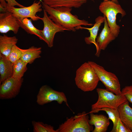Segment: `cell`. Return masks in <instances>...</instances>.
Masks as SVG:
<instances>
[{
    "mask_svg": "<svg viewBox=\"0 0 132 132\" xmlns=\"http://www.w3.org/2000/svg\"><path fill=\"white\" fill-rule=\"evenodd\" d=\"M44 9L49 15V18L57 24L69 31H75L81 25L92 26L93 24L84 20L79 19L71 13L72 8L66 7L53 8L42 2Z\"/></svg>",
    "mask_w": 132,
    "mask_h": 132,
    "instance_id": "cell-1",
    "label": "cell"
},
{
    "mask_svg": "<svg viewBox=\"0 0 132 132\" xmlns=\"http://www.w3.org/2000/svg\"><path fill=\"white\" fill-rule=\"evenodd\" d=\"M75 80L78 88L85 92L94 90L99 81L95 71L88 62L82 64L77 70Z\"/></svg>",
    "mask_w": 132,
    "mask_h": 132,
    "instance_id": "cell-2",
    "label": "cell"
},
{
    "mask_svg": "<svg viewBox=\"0 0 132 132\" xmlns=\"http://www.w3.org/2000/svg\"><path fill=\"white\" fill-rule=\"evenodd\" d=\"M98 96L97 101L91 106L89 112L97 113L103 108L117 109L121 104L127 101L122 94L117 95L106 89L98 88L96 89Z\"/></svg>",
    "mask_w": 132,
    "mask_h": 132,
    "instance_id": "cell-3",
    "label": "cell"
},
{
    "mask_svg": "<svg viewBox=\"0 0 132 132\" xmlns=\"http://www.w3.org/2000/svg\"><path fill=\"white\" fill-rule=\"evenodd\" d=\"M89 117L85 111L78 113L60 125L58 132H90L93 128L89 123Z\"/></svg>",
    "mask_w": 132,
    "mask_h": 132,
    "instance_id": "cell-4",
    "label": "cell"
},
{
    "mask_svg": "<svg viewBox=\"0 0 132 132\" xmlns=\"http://www.w3.org/2000/svg\"><path fill=\"white\" fill-rule=\"evenodd\" d=\"M100 11L107 19L111 33L115 37H118L120 32V26L116 23V16L118 13L122 17L126 15L125 11L121 5L111 0L104 1L99 6Z\"/></svg>",
    "mask_w": 132,
    "mask_h": 132,
    "instance_id": "cell-5",
    "label": "cell"
},
{
    "mask_svg": "<svg viewBox=\"0 0 132 132\" xmlns=\"http://www.w3.org/2000/svg\"><path fill=\"white\" fill-rule=\"evenodd\" d=\"M88 62L95 71L99 81L102 82L107 89L117 95L122 94L119 80L115 74L107 71L102 66L94 62Z\"/></svg>",
    "mask_w": 132,
    "mask_h": 132,
    "instance_id": "cell-6",
    "label": "cell"
},
{
    "mask_svg": "<svg viewBox=\"0 0 132 132\" xmlns=\"http://www.w3.org/2000/svg\"><path fill=\"white\" fill-rule=\"evenodd\" d=\"M53 101H56L59 104L64 102L69 107L66 97L64 92L55 90L47 85L42 86L37 96V104L43 105Z\"/></svg>",
    "mask_w": 132,
    "mask_h": 132,
    "instance_id": "cell-7",
    "label": "cell"
},
{
    "mask_svg": "<svg viewBox=\"0 0 132 132\" xmlns=\"http://www.w3.org/2000/svg\"><path fill=\"white\" fill-rule=\"evenodd\" d=\"M44 15L40 18L44 23V28L41 30L44 41L50 47H52L55 35L56 33L64 31H69L67 29L55 23L51 19L46 11L43 9Z\"/></svg>",
    "mask_w": 132,
    "mask_h": 132,
    "instance_id": "cell-8",
    "label": "cell"
},
{
    "mask_svg": "<svg viewBox=\"0 0 132 132\" xmlns=\"http://www.w3.org/2000/svg\"><path fill=\"white\" fill-rule=\"evenodd\" d=\"M22 78L18 79L12 76L0 84V98L8 99L15 98L19 93L23 82Z\"/></svg>",
    "mask_w": 132,
    "mask_h": 132,
    "instance_id": "cell-9",
    "label": "cell"
},
{
    "mask_svg": "<svg viewBox=\"0 0 132 132\" xmlns=\"http://www.w3.org/2000/svg\"><path fill=\"white\" fill-rule=\"evenodd\" d=\"M42 7L40 1H34L29 6L19 8L13 7L10 12L17 19H22L29 18L33 21H37L40 19L41 18L37 16L36 13L42 11Z\"/></svg>",
    "mask_w": 132,
    "mask_h": 132,
    "instance_id": "cell-10",
    "label": "cell"
},
{
    "mask_svg": "<svg viewBox=\"0 0 132 132\" xmlns=\"http://www.w3.org/2000/svg\"><path fill=\"white\" fill-rule=\"evenodd\" d=\"M104 27L96 39V50L95 55L97 57L99 56L101 50H105L109 44L116 38L111 33L106 18L104 15Z\"/></svg>",
    "mask_w": 132,
    "mask_h": 132,
    "instance_id": "cell-11",
    "label": "cell"
},
{
    "mask_svg": "<svg viewBox=\"0 0 132 132\" xmlns=\"http://www.w3.org/2000/svg\"><path fill=\"white\" fill-rule=\"evenodd\" d=\"M20 26L17 19L12 13L9 12H1L0 14V33H6L12 31L17 33Z\"/></svg>",
    "mask_w": 132,
    "mask_h": 132,
    "instance_id": "cell-12",
    "label": "cell"
},
{
    "mask_svg": "<svg viewBox=\"0 0 132 132\" xmlns=\"http://www.w3.org/2000/svg\"><path fill=\"white\" fill-rule=\"evenodd\" d=\"M89 113L90 116L89 124L95 126L94 129L92 132H106L110 124L108 118L102 114H95L92 112Z\"/></svg>",
    "mask_w": 132,
    "mask_h": 132,
    "instance_id": "cell-13",
    "label": "cell"
},
{
    "mask_svg": "<svg viewBox=\"0 0 132 132\" xmlns=\"http://www.w3.org/2000/svg\"><path fill=\"white\" fill-rule=\"evenodd\" d=\"M43 2L53 8H79L88 0H41Z\"/></svg>",
    "mask_w": 132,
    "mask_h": 132,
    "instance_id": "cell-14",
    "label": "cell"
},
{
    "mask_svg": "<svg viewBox=\"0 0 132 132\" xmlns=\"http://www.w3.org/2000/svg\"><path fill=\"white\" fill-rule=\"evenodd\" d=\"M117 109L121 121L129 129L132 131V108L130 106L129 102L127 100L122 103Z\"/></svg>",
    "mask_w": 132,
    "mask_h": 132,
    "instance_id": "cell-15",
    "label": "cell"
},
{
    "mask_svg": "<svg viewBox=\"0 0 132 132\" xmlns=\"http://www.w3.org/2000/svg\"><path fill=\"white\" fill-rule=\"evenodd\" d=\"M13 64L8 57L0 53V83L12 76Z\"/></svg>",
    "mask_w": 132,
    "mask_h": 132,
    "instance_id": "cell-16",
    "label": "cell"
},
{
    "mask_svg": "<svg viewBox=\"0 0 132 132\" xmlns=\"http://www.w3.org/2000/svg\"><path fill=\"white\" fill-rule=\"evenodd\" d=\"M104 17L102 16H99L95 20V23L93 26L90 28L80 27L79 29H84L88 30L90 33V36L85 38V41L86 44H93L96 46V39L99 28L101 24L104 22Z\"/></svg>",
    "mask_w": 132,
    "mask_h": 132,
    "instance_id": "cell-17",
    "label": "cell"
},
{
    "mask_svg": "<svg viewBox=\"0 0 132 132\" xmlns=\"http://www.w3.org/2000/svg\"><path fill=\"white\" fill-rule=\"evenodd\" d=\"M18 39L15 36L9 37L4 34L0 36V53L8 56L13 46L16 44Z\"/></svg>",
    "mask_w": 132,
    "mask_h": 132,
    "instance_id": "cell-18",
    "label": "cell"
},
{
    "mask_svg": "<svg viewBox=\"0 0 132 132\" xmlns=\"http://www.w3.org/2000/svg\"><path fill=\"white\" fill-rule=\"evenodd\" d=\"M22 54L20 59L27 64L32 63L37 58L40 57L41 48L32 46L28 49H21Z\"/></svg>",
    "mask_w": 132,
    "mask_h": 132,
    "instance_id": "cell-19",
    "label": "cell"
},
{
    "mask_svg": "<svg viewBox=\"0 0 132 132\" xmlns=\"http://www.w3.org/2000/svg\"><path fill=\"white\" fill-rule=\"evenodd\" d=\"M17 19L20 27L27 33L34 35L38 37L40 39L44 41L41 30L37 29L34 26L31 19L25 18L22 19Z\"/></svg>",
    "mask_w": 132,
    "mask_h": 132,
    "instance_id": "cell-20",
    "label": "cell"
},
{
    "mask_svg": "<svg viewBox=\"0 0 132 132\" xmlns=\"http://www.w3.org/2000/svg\"><path fill=\"white\" fill-rule=\"evenodd\" d=\"M27 64L21 59L14 63L12 77L18 79L22 78L27 70Z\"/></svg>",
    "mask_w": 132,
    "mask_h": 132,
    "instance_id": "cell-21",
    "label": "cell"
},
{
    "mask_svg": "<svg viewBox=\"0 0 132 132\" xmlns=\"http://www.w3.org/2000/svg\"><path fill=\"white\" fill-rule=\"evenodd\" d=\"M104 111L106 112L108 116V118L111 120L113 123V127L111 132H115L116 127L120 118L119 111L117 109L110 108H103L99 110Z\"/></svg>",
    "mask_w": 132,
    "mask_h": 132,
    "instance_id": "cell-22",
    "label": "cell"
},
{
    "mask_svg": "<svg viewBox=\"0 0 132 132\" xmlns=\"http://www.w3.org/2000/svg\"><path fill=\"white\" fill-rule=\"evenodd\" d=\"M32 123L34 132H58L57 129L55 130L53 126L42 122L33 121Z\"/></svg>",
    "mask_w": 132,
    "mask_h": 132,
    "instance_id": "cell-23",
    "label": "cell"
},
{
    "mask_svg": "<svg viewBox=\"0 0 132 132\" xmlns=\"http://www.w3.org/2000/svg\"><path fill=\"white\" fill-rule=\"evenodd\" d=\"M21 49L15 45L12 47L8 57L13 64L20 59L22 55Z\"/></svg>",
    "mask_w": 132,
    "mask_h": 132,
    "instance_id": "cell-24",
    "label": "cell"
},
{
    "mask_svg": "<svg viewBox=\"0 0 132 132\" xmlns=\"http://www.w3.org/2000/svg\"><path fill=\"white\" fill-rule=\"evenodd\" d=\"M121 92L129 102L132 104V85L125 86L122 89Z\"/></svg>",
    "mask_w": 132,
    "mask_h": 132,
    "instance_id": "cell-25",
    "label": "cell"
},
{
    "mask_svg": "<svg viewBox=\"0 0 132 132\" xmlns=\"http://www.w3.org/2000/svg\"><path fill=\"white\" fill-rule=\"evenodd\" d=\"M115 132H132L121 121L119 118Z\"/></svg>",
    "mask_w": 132,
    "mask_h": 132,
    "instance_id": "cell-26",
    "label": "cell"
},
{
    "mask_svg": "<svg viewBox=\"0 0 132 132\" xmlns=\"http://www.w3.org/2000/svg\"><path fill=\"white\" fill-rule=\"evenodd\" d=\"M8 4L7 10L8 11L10 12L11 8L15 6H17L20 7H24L17 2L15 0H6Z\"/></svg>",
    "mask_w": 132,
    "mask_h": 132,
    "instance_id": "cell-27",
    "label": "cell"
},
{
    "mask_svg": "<svg viewBox=\"0 0 132 132\" xmlns=\"http://www.w3.org/2000/svg\"><path fill=\"white\" fill-rule=\"evenodd\" d=\"M0 4L3 7L7 8V9L8 4L7 3H6L5 0H0Z\"/></svg>",
    "mask_w": 132,
    "mask_h": 132,
    "instance_id": "cell-28",
    "label": "cell"
},
{
    "mask_svg": "<svg viewBox=\"0 0 132 132\" xmlns=\"http://www.w3.org/2000/svg\"><path fill=\"white\" fill-rule=\"evenodd\" d=\"M0 11L1 13L8 12L7 9L3 7L0 4Z\"/></svg>",
    "mask_w": 132,
    "mask_h": 132,
    "instance_id": "cell-29",
    "label": "cell"
},
{
    "mask_svg": "<svg viewBox=\"0 0 132 132\" xmlns=\"http://www.w3.org/2000/svg\"><path fill=\"white\" fill-rule=\"evenodd\" d=\"M104 1H107L108 0H111L112 1L116 3H118V1L117 0H103Z\"/></svg>",
    "mask_w": 132,
    "mask_h": 132,
    "instance_id": "cell-30",
    "label": "cell"
},
{
    "mask_svg": "<svg viewBox=\"0 0 132 132\" xmlns=\"http://www.w3.org/2000/svg\"></svg>",
    "mask_w": 132,
    "mask_h": 132,
    "instance_id": "cell-31",
    "label": "cell"
}]
</instances>
